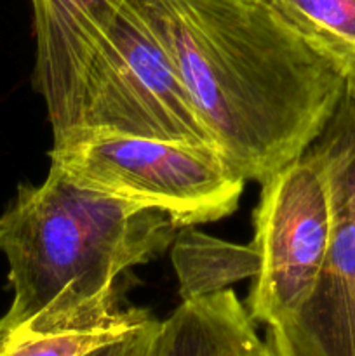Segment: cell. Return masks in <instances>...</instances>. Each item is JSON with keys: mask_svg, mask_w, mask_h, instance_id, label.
<instances>
[{"mask_svg": "<svg viewBox=\"0 0 355 356\" xmlns=\"http://www.w3.org/2000/svg\"><path fill=\"white\" fill-rule=\"evenodd\" d=\"M214 148L263 183L319 139L347 80L258 0H141Z\"/></svg>", "mask_w": 355, "mask_h": 356, "instance_id": "obj_1", "label": "cell"}, {"mask_svg": "<svg viewBox=\"0 0 355 356\" xmlns=\"http://www.w3.org/2000/svg\"><path fill=\"white\" fill-rule=\"evenodd\" d=\"M178 228L166 214L79 186L49 167L40 184H19L0 214V252L13 301L0 339L125 318L115 280L157 259Z\"/></svg>", "mask_w": 355, "mask_h": 356, "instance_id": "obj_2", "label": "cell"}, {"mask_svg": "<svg viewBox=\"0 0 355 356\" xmlns=\"http://www.w3.org/2000/svg\"><path fill=\"white\" fill-rule=\"evenodd\" d=\"M49 159L79 186L162 212L178 229L233 214L246 184L214 148L183 141L68 134Z\"/></svg>", "mask_w": 355, "mask_h": 356, "instance_id": "obj_3", "label": "cell"}, {"mask_svg": "<svg viewBox=\"0 0 355 356\" xmlns=\"http://www.w3.org/2000/svg\"><path fill=\"white\" fill-rule=\"evenodd\" d=\"M94 132L214 148L141 0L120 2L84 76L75 124L56 139Z\"/></svg>", "mask_w": 355, "mask_h": 356, "instance_id": "obj_4", "label": "cell"}, {"mask_svg": "<svg viewBox=\"0 0 355 356\" xmlns=\"http://www.w3.org/2000/svg\"><path fill=\"white\" fill-rule=\"evenodd\" d=\"M333 211L312 148L261 183L253 212V245L260 268L247 313L254 323L285 330L313 294L329 249Z\"/></svg>", "mask_w": 355, "mask_h": 356, "instance_id": "obj_5", "label": "cell"}, {"mask_svg": "<svg viewBox=\"0 0 355 356\" xmlns=\"http://www.w3.org/2000/svg\"><path fill=\"white\" fill-rule=\"evenodd\" d=\"M310 148L326 176L333 228L313 294L281 332L294 356H355V101L348 90Z\"/></svg>", "mask_w": 355, "mask_h": 356, "instance_id": "obj_6", "label": "cell"}, {"mask_svg": "<svg viewBox=\"0 0 355 356\" xmlns=\"http://www.w3.org/2000/svg\"><path fill=\"white\" fill-rule=\"evenodd\" d=\"M35 33V87L44 97L52 139L75 124L89 63L122 0H30Z\"/></svg>", "mask_w": 355, "mask_h": 356, "instance_id": "obj_7", "label": "cell"}, {"mask_svg": "<svg viewBox=\"0 0 355 356\" xmlns=\"http://www.w3.org/2000/svg\"><path fill=\"white\" fill-rule=\"evenodd\" d=\"M157 356H268L254 322L232 291L181 301L160 320Z\"/></svg>", "mask_w": 355, "mask_h": 356, "instance_id": "obj_8", "label": "cell"}, {"mask_svg": "<svg viewBox=\"0 0 355 356\" xmlns=\"http://www.w3.org/2000/svg\"><path fill=\"white\" fill-rule=\"evenodd\" d=\"M171 261L180 284L181 301L226 291L246 278L253 280L260 268L253 243L225 242L197 232L195 226L178 229Z\"/></svg>", "mask_w": 355, "mask_h": 356, "instance_id": "obj_9", "label": "cell"}, {"mask_svg": "<svg viewBox=\"0 0 355 356\" xmlns=\"http://www.w3.org/2000/svg\"><path fill=\"white\" fill-rule=\"evenodd\" d=\"M277 14L347 82L355 80V0H258Z\"/></svg>", "mask_w": 355, "mask_h": 356, "instance_id": "obj_10", "label": "cell"}, {"mask_svg": "<svg viewBox=\"0 0 355 356\" xmlns=\"http://www.w3.org/2000/svg\"><path fill=\"white\" fill-rule=\"evenodd\" d=\"M150 318L148 312L132 308L125 318L117 322L51 332L13 334L0 339V356H87L122 339Z\"/></svg>", "mask_w": 355, "mask_h": 356, "instance_id": "obj_11", "label": "cell"}, {"mask_svg": "<svg viewBox=\"0 0 355 356\" xmlns=\"http://www.w3.org/2000/svg\"><path fill=\"white\" fill-rule=\"evenodd\" d=\"M160 320L150 318L122 339L106 344L87 356H157Z\"/></svg>", "mask_w": 355, "mask_h": 356, "instance_id": "obj_12", "label": "cell"}, {"mask_svg": "<svg viewBox=\"0 0 355 356\" xmlns=\"http://www.w3.org/2000/svg\"><path fill=\"white\" fill-rule=\"evenodd\" d=\"M265 346L268 356H294L284 334L275 327H267L265 332Z\"/></svg>", "mask_w": 355, "mask_h": 356, "instance_id": "obj_13", "label": "cell"}, {"mask_svg": "<svg viewBox=\"0 0 355 356\" xmlns=\"http://www.w3.org/2000/svg\"><path fill=\"white\" fill-rule=\"evenodd\" d=\"M347 90H348V94L352 96V99L355 101V80H350V82H347Z\"/></svg>", "mask_w": 355, "mask_h": 356, "instance_id": "obj_14", "label": "cell"}]
</instances>
